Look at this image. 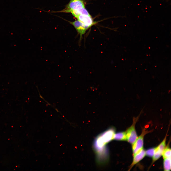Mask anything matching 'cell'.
<instances>
[{"label":"cell","mask_w":171,"mask_h":171,"mask_svg":"<svg viewBox=\"0 0 171 171\" xmlns=\"http://www.w3.org/2000/svg\"><path fill=\"white\" fill-rule=\"evenodd\" d=\"M114 139L118 141L126 140V132H121L115 134Z\"/></svg>","instance_id":"cell-9"},{"label":"cell","mask_w":171,"mask_h":171,"mask_svg":"<svg viewBox=\"0 0 171 171\" xmlns=\"http://www.w3.org/2000/svg\"><path fill=\"white\" fill-rule=\"evenodd\" d=\"M167 135L166 134L162 142L157 147L155 148L154 153L153 156V163L159 159L162 155V152L166 147Z\"/></svg>","instance_id":"cell-6"},{"label":"cell","mask_w":171,"mask_h":171,"mask_svg":"<svg viewBox=\"0 0 171 171\" xmlns=\"http://www.w3.org/2000/svg\"><path fill=\"white\" fill-rule=\"evenodd\" d=\"M163 167L165 171H170L171 170V157L164 158Z\"/></svg>","instance_id":"cell-10"},{"label":"cell","mask_w":171,"mask_h":171,"mask_svg":"<svg viewBox=\"0 0 171 171\" xmlns=\"http://www.w3.org/2000/svg\"><path fill=\"white\" fill-rule=\"evenodd\" d=\"M115 130L114 128H110L98 135L94 143L95 150L98 151L105 147L107 143L114 139Z\"/></svg>","instance_id":"cell-1"},{"label":"cell","mask_w":171,"mask_h":171,"mask_svg":"<svg viewBox=\"0 0 171 171\" xmlns=\"http://www.w3.org/2000/svg\"><path fill=\"white\" fill-rule=\"evenodd\" d=\"M142 110L139 115L136 117H134L133 123L132 125L125 131L126 140L129 142L133 144L138 137L135 129V125L142 112Z\"/></svg>","instance_id":"cell-3"},{"label":"cell","mask_w":171,"mask_h":171,"mask_svg":"<svg viewBox=\"0 0 171 171\" xmlns=\"http://www.w3.org/2000/svg\"><path fill=\"white\" fill-rule=\"evenodd\" d=\"M85 8L82 0H71L65 8L61 11H53V13H71L76 18L79 15L81 10Z\"/></svg>","instance_id":"cell-2"},{"label":"cell","mask_w":171,"mask_h":171,"mask_svg":"<svg viewBox=\"0 0 171 171\" xmlns=\"http://www.w3.org/2000/svg\"><path fill=\"white\" fill-rule=\"evenodd\" d=\"M148 131L144 129L141 134L138 137L134 142L132 144V150L133 155L143 148L144 137Z\"/></svg>","instance_id":"cell-4"},{"label":"cell","mask_w":171,"mask_h":171,"mask_svg":"<svg viewBox=\"0 0 171 171\" xmlns=\"http://www.w3.org/2000/svg\"><path fill=\"white\" fill-rule=\"evenodd\" d=\"M155 148H152L146 151V155L150 157H153L154 153Z\"/></svg>","instance_id":"cell-12"},{"label":"cell","mask_w":171,"mask_h":171,"mask_svg":"<svg viewBox=\"0 0 171 171\" xmlns=\"http://www.w3.org/2000/svg\"><path fill=\"white\" fill-rule=\"evenodd\" d=\"M146 155V151L142 148L133 155V161L130 166L129 170L142 160Z\"/></svg>","instance_id":"cell-8"},{"label":"cell","mask_w":171,"mask_h":171,"mask_svg":"<svg viewBox=\"0 0 171 171\" xmlns=\"http://www.w3.org/2000/svg\"><path fill=\"white\" fill-rule=\"evenodd\" d=\"M171 149L168 147H166L164 150L162 154L163 158L171 157Z\"/></svg>","instance_id":"cell-11"},{"label":"cell","mask_w":171,"mask_h":171,"mask_svg":"<svg viewBox=\"0 0 171 171\" xmlns=\"http://www.w3.org/2000/svg\"><path fill=\"white\" fill-rule=\"evenodd\" d=\"M74 27L80 36V41L81 40L82 35L86 33L89 28L78 20L73 22L68 21Z\"/></svg>","instance_id":"cell-5"},{"label":"cell","mask_w":171,"mask_h":171,"mask_svg":"<svg viewBox=\"0 0 171 171\" xmlns=\"http://www.w3.org/2000/svg\"><path fill=\"white\" fill-rule=\"evenodd\" d=\"M79 21L89 28L96 24L91 15L80 14L76 18Z\"/></svg>","instance_id":"cell-7"}]
</instances>
